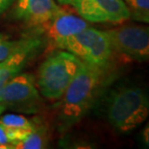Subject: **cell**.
Masks as SVG:
<instances>
[{
	"instance_id": "cell-1",
	"label": "cell",
	"mask_w": 149,
	"mask_h": 149,
	"mask_svg": "<svg viewBox=\"0 0 149 149\" xmlns=\"http://www.w3.org/2000/svg\"><path fill=\"white\" fill-rule=\"evenodd\" d=\"M113 62L94 66L82 62L81 68L60 98L56 117L57 129L65 133L91 112L116 78Z\"/></svg>"
},
{
	"instance_id": "cell-2",
	"label": "cell",
	"mask_w": 149,
	"mask_h": 149,
	"mask_svg": "<svg viewBox=\"0 0 149 149\" xmlns=\"http://www.w3.org/2000/svg\"><path fill=\"white\" fill-rule=\"evenodd\" d=\"M104 96L107 121L119 134H130L149 117V92L135 83H120Z\"/></svg>"
},
{
	"instance_id": "cell-3",
	"label": "cell",
	"mask_w": 149,
	"mask_h": 149,
	"mask_svg": "<svg viewBox=\"0 0 149 149\" xmlns=\"http://www.w3.org/2000/svg\"><path fill=\"white\" fill-rule=\"evenodd\" d=\"M82 60L66 50L52 53L40 66L37 86L47 100H59L81 68Z\"/></svg>"
},
{
	"instance_id": "cell-4",
	"label": "cell",
	"mask_w": 149,
	"mask_h": 149,
	"mask_svg": "<svg viewBox=\"0 0 149 149\" xmlns=\"http://www.w3.org/2000/svg\"><path fill=\"white\" fill-rule=\"evenodd\" d=\"M58 47L94 66L109 64L113 58V52H116L107 31L90 26L65 39Z\"/></svg>"
},
{
	"instance_id": "cell-5",
	"label": "cell",
	"mask_w": 149,
	"mask_h": 149,
	"mask_svg": "<svg viewBox=\"0 0 149 149\" xmlns=\"http://www.w3.org/2000/svg\"><path fill=\"white\" fill-rule=\"evenodd\" d=\"M0 103L14 112L35 114L42 109V100L33 75L18 74L6 83L0 94Z\"/></svg>"
},
{
	"instance_id": "cell-6",
	"label": "cell",
	"mask_w": 149,
	"mask_h": 149,
	"mask_svg": "<svg viewBox=\"0 0 149 149\" xmlns=\"http://www.w3.org/2000/svg\"><path fill=\"white\" fill-rule=\"evenodd\" d=\"M106 31L116 52L137 61H149V25L125 24Z\"/></svg>"
},
{
	"instance_id": "cell-7",
	"label": "cell",
	"mask_w": 149,
	"mask_h": 149,
	"mask_svg": "<svg viewBox=\"0 0 149 149\" xmlns=\"http://www.w3.org/2000/svg\"><path fill=\"white\" fill-rule=\"evenodd\" d=\"M76 13L90 23L119 24L131 18L124 0H75Z\"/></svg>"
},
{
	"instance_id": "cell-8",
	"label": "cell",
	"mask_w": 149,
	"mask_h": 149,
	"mask_svg": "<svg viewBox=\"0 0 149 149\" xmlns=\"http://www.w3.org/2000/svg\"><path fill=\"white\" fill-rule=\"evenodd\" d=\"M90 24L78 14L75 15L65 8H60L55 15L50 18L42 27H45V34L49 43L53 47H58L65 39L73 36L86 28Z\"/></svg>"
},
{
	"instance_id": "cell-9",
	"label": "cell",
	"mask_w": 149,
	"mask_h": 149,
	"mask_svg": "<svg viewBox=\"0 0 149 149\" xmlns=\"http://www.w3.org/2000/svg\"><path fill=\"white\" fill-rule=\"evenodd\" d=\"M14 16L18 20L34 27L48 23L59 7L54 0H15Z\"/></svg>"
},
{
	"instance_id": "cell-10",
	"label": "cell",
	"mask_w": 149,
	"mask_h": 149,
	"mask_svg": "<svg viewBox=\"0 0 149 149\" xmlns=\"http://www.w3.org/2000/svg\"><path fill=\"white\" fill-rule=\"evenodd\" d=\"M0 124L7 132L10 143L13 145L15 142L23 139L32 131L35 125V120H30L19 114H5L0 116Z\"/></svg>"
},
{
	"instance_id": "cell-11",
	"label": "cell",
	"mask_w": 149,
	"mask_h": 149,
	"mask_svg": "<svg viewBox=\"0 0 149 149\" xmlns=\"http://www.w3.org/2000/svg\"><path fill=\"white\" fill-rule=\"evenodd\" d=\"M34 52H36L24 50L15 53L10 57L0 61V94L6 83H8L15 76L20 74Z\"/></svg>"
},
{
	"instance_id": "cell-12",
	"label": "cell",
	"mask_w": 149,
	"mask_h": 149,
	"mask_svg": "<svg viewBox=\"0 0 149 149\" xmlns=\"http://www.w3.org/2000/svg\"><path fill=\"white\" fill-rule=\"evenodd\" d=\"M33 130L21 141L12 145L17 149H40L47 146L48 143V129L40 119H34Z\"/></svg>"
},
{
	"instance_id": "cell-13",
	"label": "cell",
	"mask_w": 149,
	"mask_h": 149,
	"mask_svg": "<svg viewBox=\"0 0 149 149\" xmlns=\"http://www.w3.org/2000/svg\"><path fill=\"white\" fill-rule=\"evenodd\" d=\"M42 45V41L36 37H28L19 40L9 41L8 39L0 43V61L10 57L17 52L31 50L37 52Z\"/></svg>"
},
{
	"instance_id": "cell-14",
	"label": "cell",
	"mask_w": 149,
	"mask_h": 149,
	"mask_svg": "<svg viewBox=\"0 0 149 149\" xmlns=\"http://www.w3.org/2000/svg\"><path fill=\"white\" fill-rule=\"evenodd\" d=\"M130 12H148L149 0H124Z\"/></svg>"
},
{
	"instance_id": "cell-15",
	"label": "cell",
	"mask_w": 149,
	"mask_h": 149,
	"mask_svg": "<svg viewBox=\"0 0 149 149\" xmlns=\"http://www.w3.org/2000/svg\"><path fill=\"white\" fill-rule=\"evenodd\" d=\"M131 18L135 21H139L149 24V11L148 12H131Z\"/></svg>"
},
{
	"instance_id": "cell-16",
	"label": "cell",
	"mask_w": 149,
	"mask_h": 149,
	"mask_svg": "<svg viewBox=\"0 0 149 149\" xmlns=\"http://www.w3.org/2000/svg\"><path fill=\"white\" fill-rule=\"evenodd\" d=\"M141 141L142 145H143V147L149 149V120L141 132Z\"/></svg>"
},
{
	"instance_id": "cell-17",
	"label": "cell",
	"mask_w": 149,
	"mask_h": 149,
	"mask_svg": "<svg viewBox=\"0 0 149 149\" xmlns=\"http://www.w3.org/2000/svg\"><path fill=\"white\" fill-rule=\"evenodd\" d=\"M0 145H5V146H8L9 148H12L7 132H6L5 128L1 124H0Z\"/></svg>"
},
{
	"instance_id": "cell-18",
	"label": "cell",
	"mask_w": 149,
	"mask_h": 149,
	"mask_svg": "<svg viewBox=\"0 0 149 149\" xmlns=\"http://www.w3.org/2000/svg\"><path fill=\"white\" fill-rule=\"evenodd\" d=\"M15 1V0H0V14L7 10Z\"/></svg>"
},
{
	"instance_id": "cell-19",
	"label": "cell",
	"mask_w": 149,
	"mask_h": 149,
	"mask_svg": "<svg viewBox=\"0 0 149 149\" xmlns=\"http://www.w3.org/2000/svg\"><path fill=\"white\" fill-rule=\"evenodd\" d=\"M61 5L68 6V5H73V3L75 2V0H57Z\"/></svg>"
},
{
	"instance_id": "cell-20",
	"label": "cell",
	"mask_w": 149,
	"mask_h": 149,
	"mask_svg": "<svg viewBox=\"0 0 149 149\" xmlns=\"http://www.w3.org/2000/svg\"><path fill=\"white\" fill-rule=\"evenodd\" d=\"M5 109H6L5 106H4V105H3L2 103H0V116H1L2 113L5 112Z\"/></svg>"
},
{
	"instance_id": "cell-21",
	"label": "cell",
	"mask_w": 149,
	"mask_h": 149,
	"mask_svg": "<svg viewBox=\"0 0 149 149\" xmlns=\"http://www.w3.org/2000/svg\"><path fill=\"white\" fill-rule=\"evenodd\" d=\"M7 39H8V37L6 36V35L0 33V43H2L3 41H5V40H7Z\"/></svg>"
},
{
	"instance_id": "cell-22",
	"label": "cell",
	"mask_w": 149,
	"mask_h": 149,
	"mask_svg": "<svg viewBox=\"0 0 149 149\" xmlns=\"http://www.w3.org/2000/svg\"><path fill=\"white\" fill-rule=\"evenodd\" d=\"M9 148L8 146H5V145H0V149H7Z\"/></svg>"
}]
</instances>
